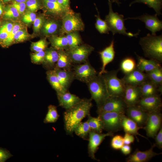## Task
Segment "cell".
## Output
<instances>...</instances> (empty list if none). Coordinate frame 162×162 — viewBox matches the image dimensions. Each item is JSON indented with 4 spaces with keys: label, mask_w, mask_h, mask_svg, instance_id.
<instances>
[{
    "label": "cell",
    "mask_w": 162,
    "mask_h": 162,
    "mask_svg": "<svg viewBox=\"0 0 162 162\" xmlns=\"http://www.w3.org/2000/svg\"><path fill=\"white\" fill-rule=\"evenodd\" d=\"M139 44L145 56L160 63L162 62V35L148 34L140 38Z\"/></svg>",
    "instance_id": "2"
},
{
    "label": "cell",
    "mask_w": 162,
    "mask_h": 162,
    "mask_svg": "<svg viewBox=\"0 0 162 162\" xmlns=\"http://www.w3.org/2000/svg\"><path fill=\"white\" fill-rule=\"evenodd\" d=\"M48 43L46 38H44L38 41L32 42L31 46V50L34 52H38L45 50L47 48Z\"/></svg>",
    "instance_id": "42"
},
{
    "label": "cell",
    "mask_w": 162,
    "mask_h": 162,
    "mask_svg": "<svg viewBox=\"0 0 162 162\" xmlns=\"http://www.w3.org/2000/svg\"><path fill=\"white\" fill-rule=\"evenodd\" d=\"M96 9L98 12V15H96V20L95 25L96 28L100 34H109L110 30L106 22L101 18L96 7Z\"/></svg>",
    "instance_id": "41"
},
{
    "label": "cell",
    "mask_w": 162,
    "mask_h": 162,
    "mask_svg": "<svg viewBox=\"0 0 162 162\" xmlns=\"http://www.w3.org/2000/svg\"><path fill=\"white\" fill-rule=\"evenodd\" d=\"M111 1L112 3L115 2L116 3L118 6H119L120 4H121V2L119 1V0H111Z\"/></svg>",
    "instance_id": "57"
},
{
    "label": "cell",
    "mask_w": 162,
    "mask_h": 162,
    "mask_svg": "<svg viewBox=\"0 0 162 162\" xmlns=\"http://www.w3.org/2000/svg\"><path fill=\"white\" fill-rule=\"evenodd\" d=\"M58 57L55 67L66 70H72L74 64L66 50H57ZM54 67V68H55Z\"/></svg>",
    "instance_id": "26"
},
{
    "label": "cell",
    "mask_w": 162,
    "mask_h": 162,
    "mask_svg": "<svg viewBox=\"0 0 162 162\" xmlns=\"http://www.w3.org/2000/svg\"><path fill=\"white\" fill-rule=\"evenodd\" d=\"M44 15L41 14L38 16L33 22V32L34 34L40 32L45 19Z\"/></svg>",
    "instance_id": "46"
},
{
    "label": "cell",
    "mask_w": 162,
    "mask_h": 162,
    "mask_svg": "<svg viewBox=\"0 0 162 162\" xmlns=\"http://www.w3.org/2000/svg\"><path fill=\"white\" fill-rule=\"evenodd\" d=\"M91 130L87 121L80 122L75 128L74 132L83 140H88L89 133Z\"/></svg>",
    "instance_id": "35"
},
{
    "label": "cell",
    "mask_w": 162,
    "mask_h": 162,
    "mask_svg": "<svg viewBox=\"0 0 162 162\" xmlns=\"http://www.w3.org/2000/svg\"><path fill=\"white\" fill-rule=\"evenodd\" d=\"M59 116L57 107L53 105H50L48 107V111L44 120L45 123H53L56 122Z\"/></svg>",
    "instance_id": "39"
},
{
    "label": "cell",
    "mask_w": 162,
    "mask_h": 162,
    "mask_svg": "<svg viewBox=\"0 0 162 162\" xmlns=\"http://www.w3.org/2000/svg\"><path fill=\"white\" fill-rule=\"evenodd\" d=\"M4 4L0 0V16L3 13L4 11Z\"/></svg>",
    "instance_id": "55"
},
{
    "label": "cell",
    "mask_w": 162,
    "mask_h": 162,
    "mask_svg": "<svg viewBox=\"0 0 162 162\" xmlns=\"http://www.w3.org/2000/svg\"><path fill=\"white\" fill-rule=\"evenodd\" d=\"M27 0H13L12 1H14L17 3H25Z\"/></svg>",
    "instance_id": "56"
},
{
    "label": "cell",
    "mask_w": 162,
    "mask_h": 162,
    "mask_svg": "<svg viewBox=\"0 0 162 162\" xmlns=\"http://www.w3.org/2000/svg\"><path fill=\"white\" fill-rule=\"evenodd\" d=\"M13 0H1L4 4L7 3L10 1H12Z\"/></svg>",
    "instance_id": "58"
},
{
    "label": "cell",
    "mask_w": 162,
    "mask_h": 162,
    "mask_svg": "<svg viewBox=\"0 0 162 162\" xmlns=\"http://www.w3.org/2000/svg\"><path fill=\"white\" fill-rule=\"evenodd\" d=\"M42 8L45 14L53 17L62 19L68 11L60 5L57 0H42Z\"/></svg>",
    "instance_id": "15"
},
{
    "label": "cell",
    "mask_w": 162,
    "mask_h": 162,
    "mask_svg": "<svg viewBox=\"0 0 162 162\" xmlns=\"http://www.w3.org/2000/svg\"><path fill=\"white\" fill-rule=\"evenodd\" d=\"M126 116L134 122L140 127L143 128L147 121L148 113L137 105L128 106L125 113Z\"/></svg>",
    "instance_id": "17"
},
{
    "label": "cell",
    "mask_w": 162,
    "mask_h": 162,
    "mask_svg": "<svg viewBox=\"0 0 162 162\" xmlns=\"http://www.w3.org/2000/svg\"><path fill=\"white\" fill-rule=\"evenodd\" d=\"M31 37L25 27L19 30L15 34L14 38V43L24 42Z\"/></svg>",
    "instance_id": "43"
},
{
    "label": "cell",
    "mask_w": 162,
    "mask_h": 162,
    "mask_svg": "<svg viewBox=\"0 0 162 162\" xmlns=\"http://www.w3.org/2000/svg\"><path fill=\"white\" fill-rule=\"evenodd\" d=\"M114 133L108 132L106 133H99L91 130L89 133L88 143V146L89 156L93 160L99 161L95 157V154L98 148V147L107 136H113Z\"/></svg>",
    "instance_id": "11"
},
{
    "label": "cell",
    "mask_w": 162,
    "mask_h": 162,
    "mask_svg": "<svg viewBox=\"0 0 162 162\" xmlns=\"http://www.w3.org/2000/svg\"><path fill=\"white\" fill-rule=\"evenodd\" d=\"M87 116V122L91 130L99 133H102L104 130V125L100 117L98 116L96 117H93L90 114Z\"/></svg>",
    "instance_id": "32"
},
{
    "label": "cell",
    "mask_w": 162,
    "mask_h": 162,
    "mask_svg": "<svg viewBox=\"0 0 162 162\" xmlns=\"http://www.w3.org/2000/svg\"><path fill=\"white\" fill-rule=\"evenodd\" d=\"M156 146L155 144L152 145L148 150L144 151H140L138 148L127 158V162H145L150 160L152 158L162 154L157 153L153 151L154 148Z\"/></svg>",
    "instance_id": "18"
},
{
    "label": "cell",
    "mask_w": 162,
    "mask_h": 162,
    "mask_svg": "<svg viewBox=\"0 0 162 162\" xmlns=\"http://www.w3.org/2000/svg\"><path fill=\"white\" fill-rule=\"evenodd\" d=\"M136 55L137 59L136 68L143 72H148L161 67L160 63L156 60H147L136 54Z\"/></svg>",
    "instance_id": "25"
},
{
    "label": "cell",
    "mask_w": 162,
    "mask_h": 162,
    "mask_svg": "<svg viewBox=\"0 0 162 162\" xmlns=\"http://www.w3.org/2000/svg\"><path fill=\"white\" fill-rule=\"evenodd\" d=\"M120 149L122 153L125 155L130 154L131 151V148L130 145L124 144Z\"/></svg>",
    "instance_id": "54"
},
{
    "label": "cell",
    "mask_w": 162,
    "mask_h": 162,
    "mask_svg": "<svg viewBox=\"0 0 162 162\" xmlns=\"http://www.w3.org/2000/svg\"><path fill=\"white\" fill-rule=\"evenodd\" d=\"M148 112L160 111L162 107L161 98L158 94L142 97L136 105Z\"/></svg>",
    "instance_id": "13"
},
{
    "label": "cell",
    "mask_w": 162,
    "mask_h": 162,
    "mask_svg": "<svg viewBox=\"0 0 162 162\" xmlns=\"http://www.w3.org/2000/svg\"><path fill=\"white\" fill-rule=\"evenodd\" d=\"M10 4L16 9L20 16L22 15L26 10V5L25 3H19L12 1Z\"/></svg>",
    "instance_id": "49"
},
{
    "label": "cell",
    "mask_w": 162,
    "mask_h": 162,
    "mask_svg": "<svg viewBox=\"0 0 162 162\" xmlns=\"http://www.w3.org/2000/svg\"><path fill=\"white\" fill-rule=\"evenodd\" d=\"M45 55L43 64L45 67L50 69L56 66L58 54V51L52 47L47 48L45 50Z\"/></svg>",
    "instance_id": "27"
},
{
    "label": "cell",
    "mask_w": 162,
    "mask_h": 162,
    "mask_svg": "<svg viewBox=\"0 0 162 162\" xmlns=\"http://www.w3.org/2000/svg\"><path fill=\"white\" fill-rule=\"evenodd\" d=\"M14 24L11 22L7 21L0 26V44L7 38Z\"/></svg>",
    "instance_id": "40"
},
{
    "label": "cell",
    "mask_w": 162,
    "mask_h": 162,
    "mask_svg": "<svg viewBox=\"0 0 162 162\" xmlns=\"http://www.w3.org/2000/svg\"><path fill=\"white\" fill-rule=\"evenodd\" d=\"M123 139L124 144L130 145L131 143L134 142L135 137L133 135L125 133Z\"/></svg>",
    "instance_id": "52"
},
{
    "label": "cell",
    "mask_w": 162,
    "mask_h": 162,
    "mask_svg": "<svg viewBox=\"0 0 162 162\" xmlns=\"http://www.w3.org/2000/svg\"><path fill=\"white\" fill-rule=\"evenodd\" d=\"M118 72L113 70L102 74L110 96L122 97L124 94L125 85L122 79L117 77Z\"/></svg>",
    "instance_id": "6"
},
{
    "label": "cell",
    "mask_w": 162,
    "mask_h": 162,
    "mask_svg": "<svg viewBox=\"0 0 162 162\" xmlns=\"http://www.w3.org/2000/svg\"><path fill=\"white\" fill-rule=\"evenodd\" d=\"M124 114L116 112H106L98 114L104 125V130L108 132H116L122 128V121Z\"/></svg>",
    "instance_id": "7"
},
{
    "label": "cell",
    "mask_w": 162,
    "mask_h": 162,
    "mask_svg": "<svg viewBox=\"0 0 162 162\" xmlns=\"http://www.w3.org/2000/svg\"><path fill=\"white\" fill-rule=\"evenodd\" d=\"M45 55V51L34 52L31 55L32 62L36 64H43Z\"/></svg>",
    "instance_id": "48"
},
{
    "label": "cell",
    "mask_w": 162,
    "mask_h": 162,
    "mask_svg": "<svg viewBox=\"0 0 162 162\" xmlns=\"http://www.w3.org/2000/svg\"><path fill=\"white\" fill-rule=\"evenodd\" d=\"M92 46L82 44L74 49L66 51L73 64H80L88 60V57L94 50Z\"/></svg>",
    "instance_id": "10"
},
{
    "label": "cell",
    "mask_w": 162,
    "mask_h": 162,
    "mask_svg": "<svg viewBox=\"0 0 162 162\" xmlns=\"http://www.w3.org/2000/svg\"><path fill=\"white\" fill-rule=\"evenodd\" d=\"M72 70L75 79L86 83L97 75L96 71L88 60L74 65Z\"/></svg>",
    "instance_id": "9"
},
{
    "label": "cell",
    "mask_w": 162,
    "mask_h": 162,
    "mask_svg": "<svg viewBox=\"0 0 162 162\" xmlns=\"http://www.w3.org/2000/svg\"><path fill=\"white\" fill-rule=\"evenodd\" d=\"M141 97L139 86L125 85L122 98L127 106L136 105Z\"/></svg>",
    "instance_id": "19"
},
{
    "label": "cell",
    "mask_w": 162,
    "mask_h": 162,
    "mask_svg": "<svg viewBox=\"0 0 162 162\" xmlns=\"http://www.w3.org/2000/svg\"><path fill=\"white\" fill-rule=\"evenodd\" d=\"M99 53L101 59L102 66L98 74L101 75L107 72L105 70L106 66L111 62L115 58V52L114 48V40H112L109 46L99 52Z\"/></svg>",
    "instance_id": "21"
},
{
    "label": "cell",
    "mask_w": 162,
    "mask_h": 162,
    "mask_svg": "<svg viewBox=\"0 0 162 162\" xmlns=\"http://www.w3.org/2000/svg\"><path fill=\"white\" fill-rule=\"evenodd\" d=\"M148 79L159 88H162V69L161 67L146 73Z\"/></svg>",
    "instance_id": "34"
},
{
    "label": "cell",
    "mask_w": 162,
    "mask_h": 162,
    "mask_svg": "<svg viewBox=\"0 0 162 162\" xmlns=\"http://www.w3.org/2000/svg\"><path fill=\"white\" fill-rule=\"evenodd\" d=\"M60 82L63 87L67 91L72 82L75 79L72 70H66L56 67L54 68Z\"/></svg>",
    "instance_id": "23"
},
{
    "label": "cell",
    "mask_w": 162,
    "mask_h": 162,
    "mask_svg": "<svg viewBox=\"0 0 162 162\" xmlns=\"http://www.w3.org/2000/svg\"><path fill=\"white\" fill-rule=\"evenodd\" d=\"M59 106L65 110L68 109L80 102L82 99L71 94L68 90L62 93H57Z\"/></svg>",
    "instance_id": "22"
},
{
    "label": "cell",
    "mask_w": 162,
    "mask_h": 162,
    "mask_svg": "<svg viewBox=\"0 0 162 162\" xmlns=\"http://www.w3.org/2000/svg\"><path fill=\"white\" fill-rule=\"evenodd\" d=\"M156 146L160 149L162 148V127L160 129L155 136Z\"/></svg>",
    "instance_id": "51"
},
{
    "label": "cell",
    "mask_w": 162,
    "mask_h": 162,
    "mask_svg": "<svg viewBox=\"0 0 162 162\" xmlns=\"http://www.w3.org/2000/svg\"><path fill=\"white\" fill-rule=\"evenodd\" d=\"M136 3L144 4L149 7L153 8L157 15L161 14L162 0H135L130 4V6Z\"/></svg>",
    "instance_id": "36"
},
{
    "label": "cell",
    "mask_w": 162,
    "mask_h": 162,
    "mask_svg": "<svg viewBox=\"0 0 162 162\" xmlns=\"http://www.w3.org/2000/svg\"><path fill=\"white\" fill-rule=\"evenodd\" d=\"M25 3L26 10L33 12L43 8L42 0H27Z\"/></svg>",
    "instance_id": "44"
},
{
    "label": "cell",
    "mask_w": 162,
    "mask_h": 162,
    "mask_svg": "<svg viewBox=\"0 0 162 162\" xmlns=\"http://www.w3.org/2000/svg\"><path fill=\"white\" fill-rule=\"evenodd\" d=\"M36 17L35 13L26 10L22 15L21 21L25 24L29 25L33 23Z\"/></svg>",
    "instance_id": "45"
},
{
    "label": "cell",
    "mask_w": 162,
    "mask_h": 162,
    "mask_svg": "<svg viewBox=\"0 0 162 162\" xmlns=\"http://www.w3.org/2000/svg\"><path fill=\"white\" fill-rule=\"evenodd\" d=\"M47 80L57 93H62L67 91L61 84L56 73L53 69L48 70L46 72Z\"/></svg>",
    "instance_id": "30"
},
{
    "label": "cell",
    "mask_w": 162,
    "mask_h": 162,
    "mask_svg": "<svg viewBox=\"0 0 162 162\" xmlns=\"http://www.w3.org/2000/svg\"><path fill=\"white\" fill-rule=\"evenodd\" d=\"M112 3L110 0H108L109 12L105 16V21L110 29L114 35L116 33L126 35L129 37H136L139 33L133 34L130 32H127L125 26L124 19L123 15L119 14L118 13L114 12L112 9Z\"/></svg>",
    "instance_id": "4"
},
{
    "label": "cell",
    "mask_w": 162,
    "mask_h": 162,
    "mask_svg": "<svg viewBox=\"0 0 162 162\" xmlns=\"http://www.w3.org/2000/svg\"><path fill=\"white\" fill-rule=\"evenodd\" d=\"M162 116L160 111L148 113L147 121L143 128L148 137L154 138L162 126Z\"/></svg>",
    "instance_id": "12"
},
{
    "label": "cell",
    "mask_w": 162,
    "mask_h": 162,
    "mask_svg": "<svg viewBox=\"0 0 162 162\" xmlns=\"http://www.w3.org/2000/svg\"><path fill=\"white\" fill-rule=\"evenodd\" d=\"M110 145L113 149H120L124 145L123 137L120 135L113 136L111 140Z\"/></svg>",
    "instance_id": "47"
},
{
    "label": "cell",
    "mask_w": 162,
    "mask_h": 162,
    "mask_svg": "<svg viewBox=\"0 0 162 162\" xmlns=\"http://www.w3.org/2000/svg\"><path fill=\"white\" fill-rule=\"evenodd\" d=\"M25 27L21 23H14V27L7 38L0 45L3 47H7L14 43V38L16 33L20 30Z\"/></svg>",
    "instance_id": "37"
},
{
    "label": "cell",
    "mask_w": 162,
    "mask_h": 162,
    "mask_svg": "<svg viewBox=\"0 0 162 162\" xmlns=\"http://www.w3.org/2000/svg\"><path fill=\"white\" fill-rule=\"evenodd\" d=\"M58 2L64 8L69 10L71 9L70 7V0H57Z\"/></svg>",
    "instance_id": "53"
},
{
    "label": "cell",
    "mask_w": 162,
    "mask_h": 162,
    "mask_svg": "<svg viewBox=\"0 0 162 162\" xmlns=\"http://www.w3.org/2000/svg\"><path fill=\"white\" fill-rule=\"evenodd\" d=\"M125 85L139 86L148 80L146 74L136 68L122 79Z\"/></svg>",
    "instance_id": "20"
},
{
    "label": "cell",
    "mask_w": 162,
    "mask_h": 162,
    "mask_svg": "<svg viewBox=\"0 0 162 162\" xmlns=\"http://www.w3.org/2000/svg\"><path fill=\"white\" fill-rule=\"evenodd\" d=\"M142 97L153 96L158 94V92H162V88L157 86L149 80H148L139 86Z\"/></svg>",
    "instance_id": "29"
},
{
    "label": "cell",
    "mask_w": 162,
    "mask_h": 162,
    "mask_svg": "<svg viewBox=\"0 0 162 162\" xmlns=\"http://www.w3.org/2000/svg\"><path fill=\"white\" fill-rule=\"evenodd\" d=\"M62 26V20L55 17L45 18L40 32L45 37L60 35Z\"/></svg>",
    "instance_id": "14"
},
{
    "label": "cell",
    "mask_w": 162,
    "mask_h": 162,
    "mask_svg": "<svg viewBox=\"0 0 162 162\" xmlns=\"http://www.w3.org/2000/svg\"><path fill=\"white\" fill-rule=\"evenodd\" d=\"M136 63L131 57H127L123 59L120 64V69L125 74L130 73L136 68Z\"/></svg>",
    "instance_id": "33"
},
{
    "label": "cell",
    "mask_w": 162,
    "mask_h": 162,
    "mask_svg": "<svg viewBox=\"0 0 162 162\" xmlns=\"http://www.w3.org/2000/svg\"><path fill=\"white\" fill-rule=\"evenodd\" d=\"M13 156L10 152L5 148H0V162H4Z\"/></svg>",
    "instance_id": "50"
},
{
    "label": "cell",
    "mask_w": 162,
    "mask_h": 162,
    "mask_svg": "<svg viewBox=\"0 0 162 162\" xmlns=\"http://www.w3.org/2000/svg\"><path fill=\"white\" fill-rule=\"evenodd\" d=\"M52 47L57 50H69L65 35H54L48 37Z\"/></svg>",
    "instance_id": "28"
},
{
    "label": "cell",
    "mask_w": 162,
    "mask_h": 162,
    "mask_svg": "<svg viewBox=\"0 0 162 162\" xmlns=\"http://www.w3.org/2000/svg\"><path fill=\"white\" fill-rule=\"evenodd\" d=\"M86 84L91 99L95 101L97 108L100 107L110 96L102 75L97 74Z\"/></svg>",
    "instance_id": "3"
},
{
    "label": "cell",
    "mask_w": 162,
    "mask_h": 162,
    "mask_svg": "<svg viewBox=\"0 0 162 162\" xmlns=\"http://www.w3.org/2000/svg\"><path fill=\"white\" fill-rule=\"evenodd\" d=\"M3 18L5 20H15L20 16L16 9L11 4L4 6Z\"/></svg>",
    "instance_id": "38"
},
{
    "label": "cell",
    "mask_w": 162,
    "mask_h": 162,
    "mask_svg": "<svg viewBox=\"0 0 162 162\" xmlns=\"http://www.w3.org/2000/svg\"><path fill=\"white\" fill-rule=\"evenodd\" d=\"M65 35L68 42V50L73 49L82 44V40L79 32H71Z\"/></svg>",
    "instance_id": "31"
},
{
    "label": "cell",
    "mask_w": 162,
    "mask_h": 162,
    "mask_svg": "<svg viewBox=\"0 0 162 162\" xmlns=\"http://www.w3.org/2000/svg\"><path fill=\"white\" fill-rule=\"evenodd\" d=\"M127 107L122 97L110 96L102 105L97 108V112L98 115L106 112H116L125 114Z\"/></svg>",
    "instance_id": "8"
},
{
    "label": "cell",
    "mask_w": 162,
    "mask_h": 162,
    "mask_svg": "<svg viewBox=\"0 0 162 162\" xmlns=\"http://www.w3.org/2000/svg\"><path fill=\"white\" fill-rule=\"evenodd\" d=\"M139 20L144 22L146 27L152 32V34L156 35V33L162 29V21L158 18L155 14L150 15L147 14L135 17L128 18L125 19Z\"/></svg>",
    "instance_id": "16"
},
{
    "label": "cell",
    "mask_w": 162,
    "mask_h": 162,
    "mask_svg": "<svg viewBox=\"0 0 162 162\" xmlns=\"http://www.w3.org/2000/svg\"><path fill=\"white\" fill-rule=\"evenodd\" d=\"M122 128L125 133H128L133 135L135 136L137 140L139 141V139L137 136L147 139V137L139 134L138 130L142 128L139 127L137 124L132 120L127 117L125 114L123 116L122 121Z\"/></svg>",
    "instance_id": "24"
},
{
    "label": "cell",
    "mask_w": 162,
    "mask_h": 162,
    "mask_svg": "<svg viewBox=\"0 0 162 162\" xmlns=\"http://www.w3.org/2000/svg\"><path fill=\"white\" fill-rule=\"evenodd\" d=\"M92 100L82 99L79 103L65 110L64 113V128L66 134L72 136L75 128L85 117L90 114Z\"/></svg>",
    "instance_id": "1"
},
{
    "label": "cell",
    "mask_w": 162,
    "mask_h": 162,
    "mask_svg": "<svg viewBox=\"0 0 162 162\" xmlns=\"http://www.w3.org/2000/svg\"><path fill=\"white\" fill-rule=\"evenodd\" d=\"M61 20L60 35L76 31H83L85 29V25L80 14L74 12L71 9L67 11Z\"/></svg>",
    "instance_id": "5"
}]
</instances>
